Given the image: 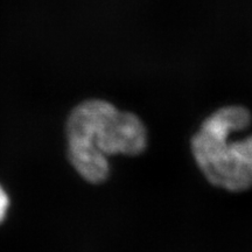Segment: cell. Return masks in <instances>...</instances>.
Wrapping results in <instances>:
<instances>
[{
	"label": "cell",
	"mask_w": 252,
	"mask_h": 252,
	"mask_svg": "<svg viewBox=\"0 0 252 252\" xmlns=\"http://www.w3.org/2000/svg\"><path fill=\"white\" fill-rule=\"evenodd\" d=\"M67 138L71 165L91 184L108 179L109 156H138L147 146L143 122L100 99L87 100L72 110L67 121Z\"/></svg>",
	"instance_id": "6da1fadb"
},
{
	"label": "cell",
	"mask_w": 252,
	"mask_h": 252,
	"mask_svg": "<svg viewBox=\"0 0 252 252\" xmlns=\"http://www.w3.org/2000/svg\"><path fill=\"white\" fill-rule=\"evenodd\" d=\"M250 124L251 113L244 106H223L204 119L191 138L195 161L215 187L234 193L252 187V135L232 138Z\"/></svg>",
	"instance_id": "7a4b0ae2"
},
{
	"label": "cell",
	"mask_w": 252,
	"mask_h": 252,
	"mask_svg": "<svg viewBox=\"0 0 252 252\" xmlns=\"http://www.w3.org/2000/svg\"><path fill=\"white\" fill-rule=\"evenodd\" d=\"M9 206V200L6 191L2 189L1 186H0V223L2 222V220L5 219L6 214H7Z\"/></svg>",
	"instance_id": "3957f363"
}]
</instances>
